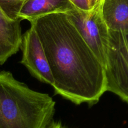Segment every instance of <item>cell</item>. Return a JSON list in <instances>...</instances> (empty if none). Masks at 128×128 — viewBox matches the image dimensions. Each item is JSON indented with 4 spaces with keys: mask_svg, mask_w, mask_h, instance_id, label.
Segmentation results:
<instances>
[{
    "mask_svg": "<svg viewBox=\"0 0 128 128\" xmlns=\"http://www.w3.org/2000/svg\"><path fill=\"white\" fill-rule=\"evenodd\" d=\"M30 23L44 46L55 94L77 105L98 103L107 91L105 68L67 14H49Z\"/></svg>",
    "mask_w": 128,
    "mask_h": 128,
    "instance_id": "obj_1",
    "label": "cell"
},
{
    "mask_svg": "<svg viewBox=\"0 0 128 128\" xmlns=\"http://www.w3.org/2000/svg\"><path fill=\"white\" fill-rule=\"evenodd\" d=\"M55 102L0 72V128H45L53 120Z\"/></svg>",
    "mask_w": 128,
    "mask_h": 128,
    "instance_id": "obj_2",
    "label": "cell"
},
{
    "mask_svg": "<svg viewBox=\"0 0 128 128\" xmlns=\"http://www.w3.org/2000/svg\"><path fill=\"white\" fill-rule=\"evenodd\" d=\"M104 68L107 91L128 104V31L109 30Z\"/></svg>",
    "mask_w": 128,
    "mask_h": 128,
    "instance_id": "obj_3",
    "label": "cell"
},
{
    "mask_svg": "<svg viewBox=\"0 0 128 128\" xmlns=\"http://www.w3.org/2000/svg\"><path fill=\"white\" fill-rule=\"evenodd\" d=\"M66 14L86 44L105 66L109 29L102 16L100 6L89 11L75 8Z\"/></svg>",
    "mask_w": 128,
    "mask_h": 128,
    "instance_id": "obj_4",
    "label": "cell"
},
{
    "mask_svg": "<svg viewBox=\"0 0 128 128\" xmlns=\"http://www.w3.org/2000/svg\"><path fill=\"white\" fill-rule=\"evenodd\" d=\"M21 63L29 70L31 74L40 82L54 84V80L42 42L37 33L31 26L22 35Z\"/></svg>",
    "mask_w": 128,
    "mask_h": 128,
    "instance_id": "obj_5",
    "label": "cell"
},
{
    "mask_svg": "<svg viewBox=\"0 0 128 128\" xmlns=\"http://www.w3.org/2000/svg\"><path fill=\"white\" fill-rule=\"evenodd\" d=\"M75 8L70 0H26L20 11L18 18L30 22L49 14L67 13Z\"/></svg>",
    "mask_w": 128,
    "mask_h": 128,
    "instance_id": "obj_6",
    "label": "cell"
},
{
    "mask_svg": "<svg viewBox=\"0 0 128 128\" xmlns=\"http://www.w3.org/2000/svg\"><path fill=\"white\" fill-rule=\"evenodd\" d=\"M100 12L109 30L128 31V0H102Z\"/></svg>",
    "mask_w": 128,
    "mask_h": 128,
    "instance_id": "obj_7",
    "label": "cell"
},
{
    "mask_svg": "<svg viewBox=\"0 0 128 128\" xmlns=\"http://www.w3.org/2000/svg\"><path fill=\"white\" fill-rule=\"evenodd\" d=\"M26 0H0V8L11 20H18V14ZM22 21V20H21Z\"/></svg>",
    "mask_w": 128,
    "mask_h": 128,
    "instance_id": "obj_8",
    "label": "cell"
},
{
    "mask_svg": "<svg viewBox=\"0 0 128 128\" xmlns=\"http://www.w3.org/2000/svg\"><path fill=\"white\" fill-rule=\"evenodd\" d=\"M77 9L82 11H89L88 0H70Z\"/></svg>",
    "mask_w": 128,
    "mask_h": 128,
    "instance_id": "obj_9",
    "label": "cell"
},
{
    "mask_svg": "<svg viewBox=\"0 0 128 128\" xmlns=\"http://www.w3.org/2000/svg\"><path fill=\"white\" fill-rule=\"evenodd\" d=\"M102 0H88L90 10L100 6Z\"/></svg>",
    "mask_w": 128,
    "mask_h": 128,
    "instance_id": "obj_10",
    "label": "cell"
},
{
    "mask_svg": "<svg viewBox=\"0 0 128 128\" xmlns=\"http://www.w3.org/2000/svg\"><path fill=\"white\" fill-rule=\"evenodd\" d=\"M45 128H68L67 127L63 125L60 122L56 121H52Z\"/></svg>",
    "mask_w": 128,
    "mask_h": 128,
    "instance_id": "obj_11",
    "label": "cell"
}]
</instances>
